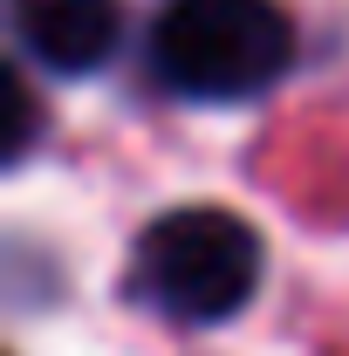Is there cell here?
Masks as SVG:
<instances>
[{
    "label": "cell",
    "mask_w": 349,
    "mask_h": 356,
    "mask_svg": "<svg viewBox=\"0 0 349 356\" xmlns=\"http://www.w3.org/2000/svg\"><path fill=\"white\" fill-rule=\"evenodd\" d=\"M137 295L172 322H226L261 288V233L226 206H178L137 233Z\"/></svg>",
    "instance_id": "obj_2"
},
{
    "label": "cell",
    "mask_w": 349,
    "mask_h": 356,
    "mask_svg": "<svg viewBox=\"0 0 349 356\" xmlns=\"http://www.w3.org/2000/svg\"><path fill=\"white\" fill-rule=\"evenodd\" d=\"M7 117H14V124H7V144H0V151H7V158H21V151H28V137H35V96L21 89V76H7Z\"/></svg>",
    "instance_id": "obj_4"
},
{
    "label": "cell",
    "mask_w": 349,
    "mask_h": 356,
    "mask_svg": "<svg viewBox=\"0 0 349 356\" xmlns=\"http://www.w3.org/2000/svg\"><path fill=\"white\" fill-rule=\"evenodd\" d=\"M295 62V21L274 0H172L151 21V69L199 103H247Z\"/></svg>",
    "instance_id": "obj_1"
},
{
    "label": "cell",
    "mask_w": 349,
    "mask_h": 356,
    "mask_svg": "<svg viewBox=\"0 0 349 356\" xmlns=\"http://www.w3.org/2000/svg\"><path fill=\"white\" fill-rule=\"evenodd\" d=\"M7 21L48 76H89L117 55V0H7Z\"/></svg>",
    "instance_id": "obj_3"
}]
</instances>
